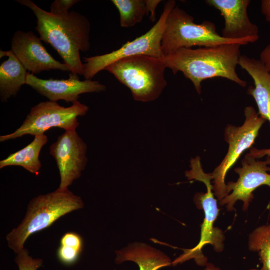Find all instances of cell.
I'll return each mask as SVG.
<instances>
[{
	"mask_svg": "<svg viewBox=\"0 0 270 270\" xmlns=\"http://www.w3.org/2000/svg\"><path fill=\"white\" fill-rule=\"evenodd\" d=\"M81 252L74 248L60 245L57 256L61 263L66 266H71L78 261Z\"/></svg>",
	"mask_w": 270,
	"mask_h": 270,
	"instance_id": "cell-22",
	"label": "cell"
},
{
	"mask_svg": "<svg viewBox=\"0 0 270 270\" xmlns=\"http://www.w3.org/2000/svg\"><path fill=\"white\" fill-rule=\"evenodd\" d=\"M30 9L37 21L36 30L42 41L50 44L76 75L83 74L80 52L90 48V24L84 16L72 11L62 16H55L46 12L30 0H16Z\"/></svg>",
	"mask_w": 270,
	"mask_h": 270,
	"instance_id": "cell-1",
	"label": "cell"
},
{
	"mask_svg": "<svg viewBox=\"0 0 270 270\" xmlns=\"http://www.w3.org/2000/svg\"><path fill=\"white\" fill-rule=\"evenodd\" d=\"M84 206L81 198L69 190L40 195L28 206L24 218L6 236L10 248L16 254L24 248L32 234L50 226L61 217Z\"/></svg>",
	"mask_w": 270,
	"mask_h": 270,
	"instance_id": "cell-3",
	"label": "cell"
},
{
	"mask_svg": "<svg viewBox=\"0 0 270 270\" xmlns=\"http://www.w3.org/2000/svg\"><path fill=\"white\" fill-rule=\"evenodd\" d=\"M241 45L224 44L196 49L182 48L163 58L167 68L174 74L182 72L193 84L199 94L202 81L222 78L246 87L236 72L240 54Z\"/></svg>",
	"mask_w": 270,
	"mask_h": 270,
	"instance_id": "cell-2",
	"label": "cell"
},
{
	"mask_svg": "<svg viewBox=\"0 0 270 270\" xmlns=\"http://www.w3.org/2000/svg\"><path fill=\"white\" fill-rule=\"evenodd\" d=\"M117 264L126 261L136 262L140 270H158L171 265V260L164 253L144 244L137 243L116 252Z\"/></svg>",
	"mask_w": 270,
	"mask_h": 270,
	"instance_id": "cell-17",
	"label": "cell"
},
{
	"mask_svg": "<svg viewBox=\"0 0 270 270\" xmlns=\"http://www.w3.org/2000/svg\"><path fill=\"white\" fill-rule=\"evenodd\" d=\"M48 142V138L44 134L35 136L28 145L0 160V169L9 166H18L38 176L42 166L40 160V153Z\"/></svg>",
	"mask_w": 270,
	"mask_h": 270,
	"instance_id": "cell-18",
	"label": "cell"
},
{
	"mask_svg": "<svg viewBox=\"0 0 270 270\" xmlns=\"http://www.w3.org/2000/svg\"><path fill=\"white\" fill-rule=\"evenodd\" d=\"M238 65L254 80V87L250 86L247 92L254 99L260 116L270 124V72L260 60L246 56H240Z\"/></svg>",
	"mask_w": 270,
	"mask_h": 270,
	"instance_id": "cell-15",
	"label": "cell"
},
{
	"mask_svg": "<svg viewBox=\"0 0 270 270\" xmlns=\"http://www.w3.org/2000/svg\"><path fill=\"white\" fill-rule=\"evenodd\" d=\"M88 146L76 130L66 131L50 146V154L55 160L60 182L58 191H66L80 178L86 168Z\"/></svg>",
	"mask_w": 270,
	"mask_h": 270,
	"instance_id": "cell-10",
	"label": "cell"
},
{
	"mask_svg": "<svg viewBox=\"0 0 270 270\" xmlns=\"http://www.w3.org/2000/svg\"><path fill=\"white\" fill-rule=\"evenodd\" d=\"M260 60L270 72V44L268 45L261 52Z\"/></svg>",
	"mask_w": 270,
	"mask_h": 270,
	"instance_id": "cell-27",
	"label": "cell"
},
{
	"mask_svg": "<svg viewBox=\"0 0 270 270\" xmlns=\"http://www.w3.org/2000/svg\"><path fill=\"white\" fill-rule=\"evenodd\" d=\"M206 265V268L205 269V270H220L219 268L216 267L212 264H207ZM250 270H261V269L260 270L252 269Z\"/></svg>",
	"mask_w": 270,
	"mask_h": 270,
	"instance_id": "cell-29",
	"label": "cell"
},
{
	"mask_svg": "<svg viewBox=\"0 0 270 270\" xmlns=\"http://www.w3.org/2000/svg\"><path fill=\"white\" fill-rule=\"evenodd\" d=\"M249 249L258 253L261 270H270V224L256 228L250 236Z\"/></svg>",
	"mask_w": 270,
	"mask_h": 270,
	"instance_id": "cell-20",
	"label": "cell"
},
{
	"mask_svg": "<svg viewBox=\"0 0 270 270\" xmlns=\"http://www.w3.org/2000/svg\"><path fill=\"white\" fill-rule=\"evenodd\" d=\"M242 166L235 169L239 176L236 182L226 185L227 196L220 201V206H226L229 212L233 211L238 200L244 202L243 210H248L254 199L253 192L262 186L270 187V157L266 160H258L248 154L242 161Z\"/></svg>",
	"mask_w": 270,
	"mask_h": 270,
	"instance_id": "cell-11",
	"label": "cell"
},
{
	"mask_svg": "<svg viewBox=\"0 0 270 270\" xmlns=\"http://www.w3.org/2000/svg\"><path fill=\"white\" fill-rule=\"evenodd\" d=\"M163 59L137 56L121 59L104 70L129 88L134 100L144 102L158 99L167 86Z\"/></svg>",
	"mask_w": 270,
	"mask_h": 270,
	"instance_id": "cell-4",
	"label": "cell"
},
{
	"mask_svg": "<svg viewBox=\"0 0 270 270\" xmlns=\"http://www.w3.org/2000/svg\"><path fill=\"white\" fill-rule=\"evenodd\" d=\"M162 2L161 0H145L146 15L150 16V20L152 22L156 20V9Z\"/></svg>",
	"mask_w": 270,
	"mask_h": 270,
	"instance_id": "cell-25",
	"label": "cell"
},
{
	"mask_svg": "<svg viewBox=\"0 0 270 270\" xmlns=\"http://www.w3.org/2000/svg\"><path fill=\"white\" fill-rule=\"evenodd\" d=\"M11 46L12 52L29 72L40 74L51 70L71 72L66 64L56 60L48 52L40 38L32 32H16Z\"/></svg>",
	"mask_w": 270,
	"mask_h": 270,
	"instance_id": "cell-13",
	"label": "cell"
},
{
	"mask_svg": "<svg viewBox=\"0 0 270 270\" xmlns=\"http://www.w3.org/2000/svg\"><path fill=\"white\" fill-rule=\"evenodd\" d=\"M89 108L79 101L66 108L57 102H40L32 107L21 126L14 132L0 136V142L15 140L26 135L44 134L52 128L66 131L74 130L79 126L78 118L86 115Z\"/></svg>",
	"mask_w": 270,
	"mask_h": 270,
	"instance_id": "cell-8",
	"label": "cell"
},
{
	"mask_svg": "<svg viewBox=\"0 0 270 270\" xmlns=\"http://www.w3.org/2000/svg\"><path fill=\"white\" fill-rule=\"evenodd\" d=\"M120 14L122 28H130L140 23L146 14L145 0H112Z\"/></svg>",
	"mask_w": 270,
	"mask_h": 270,
	"instance_id": "cell-19",
	"label": "cell"
},
{
	"mask_svg": "<svg viewBox=\"0 0 270 270\" xmlns=\"http://www.w3.org/2000/svg\"><path fill=\"white\" fill-rule=\"evenodd\" d=\"M261 11L266 20L270 22V0H262Z\"/></svg>",
	"mask_w": 270,
	"mask_h": 270,
	"instance_id": "cell-28",
	"label": "cell"
},
{
	"mask_svg": "<svg viewBox=\"0 0 270 270\" xmlns=\"http://www.w3.org/2000/svg\"><path fill=\"white\" fill-rule=\"evenodd\" d=\"M190 170L186 172L188 180H194L203 182L206 186L205 194L198 193L194 197L198 207L202 208L204 212V219L202 225L201 237L198 244L194 248L185 250L184 254L173 262L176 264L190 258H194L198 264H206V259L202 254V250L206 244L212 245L216 252H222L224 248L223 242L224 236L223 232L214 224L219 214L217 201L213 192V185L211 180L213 176L211 174L206 173L202 168L199 156L190 160Z\"/></svg>",
	"mask_w": 270,
	"mask_h": 270,
	"instance_id": "cell-6",
	"label": "cell"
},
{
	"mask_svg": "<svg viewBox=\"0 0 270 270\" xmlns=\"http://www.w3.org/2000/svg\"><path fill=\"white\" fill-rule=\"evenodd\" d=\"M8 56V60L0 66V98L7 102L16 97L23 85L26 84L28 72L12 50H0V58Z\"/></svg>",
	"mask_w": 270,
	"mask_h": 270,
	"instance_id": "cell-16",
	"label": "cell"
},
{
	"mask_svg": "<svg viewBox=\"0 0 270 270\" xmlns=\"http://www.w3.org/2000/svg\"><path fill=\"white\" fill-rule=\"evenodd\" d=\"M250 0H207L206 2L220 12L225 21L221 36L234 40L257 42L260 36L258 26L248 16Z\"/></svg>",
	"mask_w": 270,
	"mask_h": 270,
	"instance_id": "cell-14",
	"label": "cell"
},
{
	"mask_svg": "<svg viewBox=\"0 0 270 270\" xmlns=\"http://www.w3.org/2000/svg\"><path fill=\"white\" fill-rule=\"evenodd\" d=\"M248 154L256 159L260 158L266 156L270 157V148L258 150L252 148Z\"/></svg>",
	"mask_w": 270,
	"mask_h": 270,
	"instance_id": "cell-26",
	"label": "cell"
},
{
	"mask_svg": "<svg viewBox=\"0 0 270 270\" xmlns=\"http://www.w3.org/2000/svg\"><path fill=\"white\" fill-rule=\"evenodd\" d=\"M244 113L246 118L242 126L228 125L226 128L224 138L228 144V153L212 173L213 192L219 201L227 196L225 178L228 172L242 154L252 146L260 128L266 122L252 106L246 107Z\"/></svg>",
	"mask_w": 270,
	"mask_h": 270,
	"instance_id": "cell-9",
	"label": "cell"
},
{
	"mask_svg": "<svg viewBox=\"0 0 270 270\" xmlns=\"http://www.w3.org/2000/svg\"><path fill=\"white\" fill-rule=\"evenodd\" d=\"M173 0L168 1L158 21L146 33L110 53L84 58L83 74L85 80H92L99 72L121 59L137 56H148L163 59L165 56L162 46L166 23L170 12L176 6Z\"/></svg>",
	"mask_w": 270,
	"mask_h": 270,
	"instance_id": "cell-7",
	"label": "cell"
},
{
	"mask_svg": "<svg viewBox=\"0 0 270 270\" xmlns=\"http://www.w3.org/2000/svg\"><path fill=\"white\" fill-rule=\"evenodd\" d=\"M60 245L74 248L82 252L83 248V240L78 234L69 232L64 234L60 240Z\"/></svg>",
	"mask_w": 270,
	"mask_h": 270,
	"instance_id": "cell-24",
	"label": "cell"
},
{
	"mask_svg": "<svg viewBox=\"0 0 270 270\" xmlns=\"http://www.w3.org/2000/svg\"><path fill=\"white\" fill-rule=\"evenodd\" d=\"M250 40H234L224 38L212 22H194V18L184 10L176 6L169 14L162 36V46L165 56L182 48L194 46L210 47L224 44L246 45Z\"/></svg>",
	"mask_w": 270,
	"mask_h": 270,
	"instance_id": "cell-5",
	"label": "cell"
},
{
	"mask_svg": "<svg viewBox=\"0 0 270 270\" xmlns=\"http://www.w3.org/2000/svg\"><path fill=\"white\" fill-rule=\"evenodd\" d=\"M80 2L78 0H56L51 5L50 13L55 16L65 15L70 12L69 10L75 4Z\"/></svg>",
	"mask_w": 270,
	"mask_h": 270,
	"instance_id": "cell-23",
	"label": "cell"
},
{
	"mask_svg": "<svg viewBox=\"0 0 270 270\" xmlns=\"http://www.w3.org/2000/svg\"><path fill=\"white\" fill-rule=\"evenodd\" d=\"M26 84L32 87L40 95L50 101L57 102L64 100L67 103L78 102L80 96L84 94L101 92L106 90V86L98 81L80 80L78 75L71 72L66 80L52 78L43 80L28 72Z\"/></svg>",
	"mask_w": 270,
	"mask_h": 270,
	"instance_id": "cell-12",
	"label": "cell"
},
{
	"mask_svg": "<svg viewBox=\"0 0 270 270\" xmlns=\"http://www.w3.org/2000/svg\"><path fill=\"white\" fill-rule=\"evenodd\" d=\"M14 261L19 270H38L44 262L42 259L32 258L25 248L17 254Z\"/></svg>",
	"mask_w": 270,
	"mask_h": 270,
	"instance_id": "cell-21",
	"label": "cell"
}]
</instances>
